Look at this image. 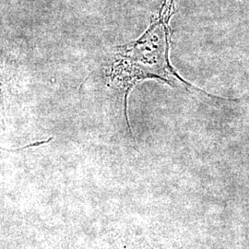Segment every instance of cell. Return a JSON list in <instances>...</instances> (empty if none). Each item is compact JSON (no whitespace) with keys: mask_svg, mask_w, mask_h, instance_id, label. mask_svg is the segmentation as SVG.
Segmentation results:
<instances>
[{"mask_svg":"<svg viewBox=\"0 0 249 249\" xmlns=\"http://www.w3.org/2000/svg\"><path fill=\"white\" fill-rule=\"evenodd\" d=\"M175 13L174 0H163L158 16L152 20L151 26L139 40L120 47L116 60L111 67L108 79L124 93V116L126 115V101L130 89L146 79H157L174 86L178 80L187 87L196 89L183 80L169 61L170 40L172 30L170 18Z\"/></svg>","mask_w":249,"mask_h":249,"instance_id":"obj_1","label":"cell"},{"mask_svg":"<svg viewBox=\"0 0 249 249\" xmlns=\"http://www.w3.org/2000/svg\"><path fill=\"white\" fill-rule=\"evenodd\" d=\"M109 249H128L126 247H124L123 245H119V244H116L113 247H111Z\"/></svg>","mask_w":249,"mask_h":249,"instance_id":"obj_2","label":"cell"}]
</instances>
